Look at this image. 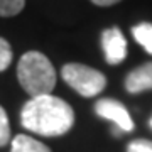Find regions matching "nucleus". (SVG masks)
<instances>
[{
  "label": "nucleus",
  "mask_w": 152,
  "mask_h": 152,
  "mask_svg": "<svg viewBox=\"0 0 152 152\" xmlns=\"http://www.w3.org/2000/svg\"><path fill=\"white\" fill-rule=\"evenodd\" d=\"M20 124L24 129L42 137H59L68 134L75 125V112L64 100L42 95L24 103Z\"/></svg>",
  "instance_id": "1"
},
{
  "label": "nucleus",
  "mask_w": 152,
  "mask_h": 152,
  "mask_svg": "<svg viewBox=\"0 0 152 152\" xmlns=\"http://www.w3.org/2000/svg\"><path fill=\"white\" fill-rule=\"evenodd\" d=\"M17 78L31 98L51 95L56 86V69L53 63L39 51L22 54L17 64Z\"/></svg>",
  "instance_id": "2"
},
{
  "label": "nucleus",
  "mask_w": 152,
  "mask_h": 152,
  "mask_svg": "<svg viewBox=\"0 0 152 152\" xmlns=\"http://www.w3.org/2000/svg\"><path fill=\"white\" fill-rule=\"evenodd\" d=\"M61 76L75 91H78L81 96H96L107 86V78L103 73L93 69L86 64L80 63H68L63 66Z\"/></svg>",
  "instance_id": "3"
},
{
  "label": "nucleus",
  "mask_w": 152,
  "mask_h": 152,
  "mask_svg": "<svg viewBox=\"0 0 152 152\" xmlns=\"http://www.w3.org/2000/svg\"><path fill=\"white\" fill-rule=\"evenodd\" d=\"M95 112L98 117L107 118L110 122H113L122 132H132L134 130V120H132L129 110L124 105L113 100V98H102L95 103Z\"/></svg>",
  "instance_id": "4"
},
{
  "label": "nucleus",
  "mask_w": 152,
  "mask_h": 152,
  "mask_svg": "<svg viewBox=\"0 0 152 152\" xmlns=\"http://www.w3.org/2000/svg\"><path fill=\"white\" fill-rule=\"evenodd\" d=\"M102 48L105 61L112 66L120 64L127 58V41L118 27L105 29L102 32Z\"/></svg>",
  "instance_id": "5"
},
{
  "label": "nucleus",
  "mask_w": 152,
  "mask_h": 152,
  "mask_svg": "<svg viewBox=\"0 0 152 152\" xmlns=\"http://www.w3.org/2000/svg\"><path fill=\"white\" fill-rule=\"evenodd\" d=\"M125 88L129 93H142L152 90V63L135 68L125 78Z\"/></svg>",
  "instance_id": "6"
},
{
  "label": "nucleus",
  "mask_w": 152,
  "mask_h": 152,
  "mask_svg": "<svg viewBox=\"0 0 152 152\" xmlns=\"http://www.w3.org/2000/svg\"><path fill=\"white\" fill-rule=\"evenodd\" d=\"M10 152H51V149L32 137L20 134V135L14 137Z\"/></svg>",
  "instance_id": "7"
},
{
  "label": "nucleus",
  "mask_w": 152,
  "mask_h": 152,
  "mask_svg": "<svg viewBox=\"0 0 152 152\" xmlns=\"http://www.w3.org/2000/svg\"><path fill=\"white\" fill-rule=\"evenodd\" d=\"M132 36L149 54H152V24L151 22H142L137 24L132 29Z\"/></svg>",
  "instance_id": "8"
},
{
  "label": "nucleus",
  "mask_w": 152,
  "mask_h": 152,
  "mask_svg": "<svg viewBox=\"0 0 152 152\" xmlns=\"http://www.w3.org/2000/svg\"><path fill=\"white\" fill-rule=\"evenodd\" d=\"M26 7V0H0V17H14Z\"/></svg>",
  "instance_id": "9"
},
{
  "label": "nucleus",
  "mask_w": 152,
  "mask_h": 152,
  "mask_svg": "<svg viewBox=\"0 0 152 152\" xmlns=\"http://www.w3.org/2000/svg\"><path fill=\"white\" fill-rule=\"evenodd\" d=\"M12 63V48L7 39L0 37V71H5Z\"/></svg>",
  "instance_id": "10"
},
{
  "label": "nucleus",
  "mask_w": 152,
  "mask_h": 152,
  "mask_svg": "<svg viewBox=\"0 0 152 152\" xmlns=\"http://www.w3.org/2000/svg\"><path fill=\"white\" fill-rule=\"evenodd\" d=\"M10 140V125H9V117H7L4 107H0V147L7 145Z\"/></svg>",
  "instance_id": "11"
},
{
  "label": "nucleus",
  "mask_w": 152,
  "mask_h": 152,
  "mask_svg": "<svg viewBox=\"0 0 152 152\" xmlns=\"http://www.w3.org/2000/svg\"><path fill=\"white\" fill-rule=\"evenodd\" d=\"M127 152H152V140L135 139L127 145Z\"/></svg>",
  "instance_id": "12"
},
{
  "label": "nucleus",
  "mask_w": 152,
  "mask_h": 152,
  "mask_svg": "<svg viewBox=\"0 0 152 152\" xmlns=\"http://www.w3.org/2000/svg\"><path fill=\"white\" fill-rule=\"evenodd\" d=\"M91 2L98 7H110V5H115V4L122 2V0H91Z\"/></svg>",
  "instance_id": "13"
},
{
  "label": "nucleus",
  "mask_w": 152,
  "mask_h": 152,
  "mask_svg": "<svg viewBox=\"0 0 152 152\" xmlns=\"http://www.w3.org/2000/svg\"><path fill=\"white\" fill-rule=\"evenodd\" d=\"M149 124H151V129H152V118H151V122H149Z\"/></svg>",
  "instance_id": "14"
}]
</instances>
